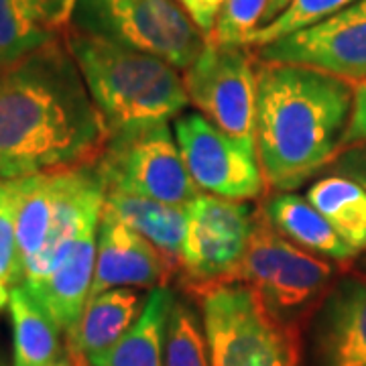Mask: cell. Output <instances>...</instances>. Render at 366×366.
<instances>
[{
  "label": "cell",
  "mask_w": 366,
  "mask_h": 366,
  "mask_svg": "<svg viewBox=\"0 0 366 366\" xmlns=\"http://www.w3.org/2000/svg\"><path fill=\"white\" fill-rule=\"evenodd\" d=\"M106 141L66 39L0 67V179L92 163Z\"/></svg>",
  "instance_id": "cell-1"
},
{
  "label": "cell",
  "mask_w": 366,
  "mask_h": 366,
  "mask_svg": "<svg viewBox=\"0 0 366 366\" xmlns=\"http://www.w3.org/2000/svg\"><path fill=\"white\" fill-rule=\"evenodd\" d=\"M354 84L305 66L257 61V157L267 189L287 194L334 163Z\"/></svg>",
  "instance_id": "cell-2"
},
{
  "label": "cell",
  "mask_w": 366,
  "mask_h": 366,
  "mask_svg": "<svg viewBox=\"0 0 366 366\" xmlns=\"http://www.w3.org/2000/svg\"><path fill=\"white\" fill-rule=\"evenodd\" d=\"M64 39L108 134L139 124L169 122L189 108L183 71L169 61L71 29Z\"/></svg>",
  "instance_id": "cell-3"
},
{
  "label": "cell",
  "mask_w": 366,
  "mask_h": 366,
  "mask_svg": "<svg viewBox=\"0 0 366 366\" xmlns=\"http://www.w3.org/2000/svg\"><path fill=\"white\" fill-rule=\"evenodd\" d=\"M212 366H300L297 334L285 327L244 283L194 291Z\"/></svg>",
  "instance_id": "cell-4"
},
{
  "label": "cell",
  "mask_w": 366,
  "mask_h": 366,
  "mask_svg": "<svg viewBox=\"0 0 366 366\" xmlns=\"http://www.w3.org/2000/svg\"><path fill=\"white\" fill-rule=\"evenodd\" d=\"M71 31L187 69L208 45L177 0H76Z\"/></svg>",
  "instance_id": "cell-5"
},
{
  "label": "cell",
  "mask_w": 366,
  "mask_h": 366,
  "mask_svg": "<svg viewBox=\"0 0 366 366\" xmlns=\"http://www.w3.org/2000/svg\"><path fill=\"white\" fill-rule=\"evenodd\" d=\"M334 271V264L324 257L300 249L279 234L259 208L247 257L232 283L249 285L262 305L295 332L305 312L324 300Z\"/></svg>",
  "instance_id": "cell-6"
},
{
  "label": "cell",
  "mask_w": 366,
  "mask_h": 366,
  "mask_svg": "<svg viewBox=\"0 0 366 366\" xmlns=\"http://www.w3.org/2000/svg\"><path fill=\"white\" fill-rule=\"evenodd\" d=\"M96 165L106 192L151 197L179 208L202 196L169 122L139 124L108 134Z\"/></svg>",
  "instance_id": "cell-7"
},
{
  "label": "cell",
  "mask_w": 366,
  "mask_h": 366,
  "mask_svg": "<svg viewBox=\"0 0 366 366\" xmlns=\"http://www.w3.org/2000/svg\"><path fill=\"white\" fill-rule=\"evenodd\" d=\"M257 53L247 45L208 41L187 69L183 84L199 114L257 155Z\"/></svg>",
  "instance_id": "cell-8"
},
{
  "label": "cell",
  "mask_w": 366,
  "mask_h": 366,
  "mask_svg": "<svg viewBox=\"0 0 366 366\" xmlns=\"http://www.w3.org/2000/svg\"><path fill=\"white\" fill-rule=\"evenodd\" d=\"M182 279L189 291L232 283L247 257L259 208L250 202L202 194L185 206Z\"/></svg>",
  "instance_id": "cell-9"
},
{
  "label": "cell",
  "mask_w": 366,
  "mask_h": 366,
  "mask_svg": "<svg viewBox=\"0 0 366 366\" xmlns=\"http://www.w3.org/2000/svg\"><path fill=\"white\" fill-rule=\"evenodd\" d=\"M171 127L189 177L202 194L236 202H250L264 194L259 157L226 137L204 114L183 112Z\"/></svg>",
  "instance_id": "cell-10"
},
{
  "label": "cell",
  "mask_w": 366,
  "mask_h": 366,
  "mask_svg": "<svg viewBox=\"0 0 366 366\" xmlns=\"http://www.w3.org/2000/svg\"><path fill=\"white\" fill-rule=\"evenodd\" d=\"M259 61L291 64L358 84L366 79V0H354L320 25L254 49Z\"/></svg>",
  "instance_id": "cell-11"
},
{
  "label": "cell",
  "mask_w": 366,
  "mask_h": 366,
  "mask_svg": "<svg viewBox=\"0 0 366 366\" xmlns=\"http://www.w3.org/2000/svg\"><path fill=\"white\" fill-rule=\"evenodd\" d=\"M175 273L179 271L147 238L110 212H102L90 297L106 289L163 287Z\"/></svg>",
  "instance_id": "cell-12"
},
{
  "label": "cell",
  "mask_w": 366,
  "mask_h": 366,
  "mask_svg": "<svg viewBox=\"0 0 366 366\" xmlns=\"http://www.w3.org/2000/svg\"><path fill=\"white\" fill-rule=\"evenodd\" d=\"M314 358L317 366H366V277H344L320 301Z\"/></svg>",
  "instance_id": "cell-13"
},
{
  "label": "cell",
  "mask_w": 366,
  "mask_h": 366,
  "mask_svg": "<svg viewBox=\"0 0 366 366\" xmlns=\"http://www.w3.org/2000/svg\"><path fill=\"white\" fill-rule=\"evenodd\" d=\"M96 247L98 224L84 232L76 249L71 250V254L59 269L37 281L21 283L31 293V297L47 312L66 338L76 330L84 307L90 300L96 271Z\"/></svg>",
  "instance_id": "cell-14"
},
{
  "label": "cell",
  "mask_w": 366,
  "mask_h": 366,
  "mask_svg": "<svg viewBox=\"0 0 366 366\" xmlns=\"http://www.w3.org/2000/svg\"><path fill=\"white\" fill-rule=\"evenodd\" d=\"M76 0H0V67L64 39Z\"/></svg>",
  "instance_id": "cell-15"
},
{
  "label": "cell",
  "mask_w": 366,
  "mask_h": 366,
  "mask_svg": "<svg viewBox=\"0 0 366 366\" xmlns=\"http://www.w3.org/2000/svg\"><path fill=\"white\" fill-rule=\"evenodd\" d=\"M262 216L281 236L295 247L314 252L317 257L346 262L358 252L350 249L332 224L310 204L305 196L297 194H273L261 204Z\"/></svg>",
  "instance_id": "cell-16"
},
{
  "label": "cell",
  "mask_w": 366,
  "mask_h": 366,
  "mask_svg": "<svg viewBox=\"0 0 366 366\" xmlns=\"http://www.w3.org/2000/svg\"><path fill=\"white\" fill-rule=\"evenodd\" d=\"M147 300L139 289H106L88 300L76 330L67 336V346L84 358L112 348L143 314Z\"/></svg>",
  "instance_id": "cell-17"
},
{
  "label": "cell",
  "mask_w": 366,
  "mask_h": 366,
  "mask_svg": "<svg viewBox=\"0 0 366 366\" xmlns=\"http://www.w3.org/2000/svg\"><path fill=\"white\" fill-rule=\"evenodd\" d=\"M104 209L147 238L182 273V252L187 228L185 208L151 197L106 192Z\"/></svg>",
  "instance_id": "cell-18"
},
{
  "label": "cell",
  "mask_w": 366,
  "mask_h": 366,
  "mask_svg": "<svg viewBox=\"0 0 366 366\" xmlns=\"http://www.w3.org/2000/svg\"><path fill=\"white\" fill-rule=\"evenodd\" d=\"M175 293L167 285L151 289L143 314L120 340L104 352L86 358L90 366H165L163 334Z\"/></svg>",
  "instance_id": "cell-19"
},
{
  "label": "cell",
  "mask_w": 366,
  "mask_h": 366,
  "mask_svg": "<svg viewBox=\"0 0 366 366\" xmlns=\"http://www.w3.org/2000/svg\"><path fill=\"white\" fill-rule=\"evenodd\" d=\"M9 182L13 192L19 254L25 274V264L39 252L49 234L59 187V169L43 171Z\"/></svg>",
  "instance_id": "cell-20"
},
{
  "label": "cell",
  "mask_w": 366,
  "mask_h": 366,
  "mask_svg": "<svg viewBox=\"0 0 366 366\" xmlns=\"http://www.w3.org/2000/svg\"><path fill=\"white\" fill-rule=\"evenodd\" d=\"M9 312L13 326V366H49L64 354L67 344H61V330L21 283L11 289Z\"/></svg>",
  "instance_id": "cell-21"
},
{
  "label": "cell",
  "mask_w": 366,
  "mask_h": 366,
  "mask_svg": "<svg viewBox=\"0 0 366 366\" xmlns=\"http://www.w3.org/2000/svg\"><path fill=\"white\" fill-rule=\"evenodd\" d=\"M305 197L356 252L366 250V187L332 173L312 183Z\"/></svg>",
  "instance_id": "cell-22"
},
{
  "label": "cell",
  "mask_w": 366,
  "mask_h": 366,
  "mask_svg": "<svg viewBox=\"0 0 366 366\" xmlns=\"http://www.w3.org/2000/svg\"><path fill=\"white\" fill-rule=\"evenodd\" d=\"M165 366H212L202 314L183 297H173L165 334H163Z\"/></svg>",
  "instance_id": "cell-23"
},
{
  "label": "cell",
  "mask_w": 366,
  "mask_h": 366,
  "mask_svg": "<svg viewBox=\"0 0 366 366\" xmlns=\"http://www.w3.org/2000/svg\"><path fill=\"white\" fill-rule=\"evenodd\" d=\"M352 2L354 0H291L273 21L254 29L249 35V39L244 41V45L259 49L269 43L285 39L303 29L324 23L326 19L340 13L342 9H346Z\"/></svg>",
  "instance_id": "cell-24"
},
{
  "label": "cell",
  "mask_w": 366,
  "mask_h": 366,
  "mask_svg": "<svg viewBox=\"0 0 366 366\" xmlns=\"http://www.w3.org/2000/svg\"><path fill=\"white\" fill-rule=\"evenodd\" d=\"M267 4L269 0H226L208 41L244 45L250 33L261 25Z\"/></svg>",
  "instance_id": "cell-25"
},
{
  "label": "cell",
  "mask_w": 366,
  "mask_h": 366,
  "mask_svg": "<svg viewBox=\"0 0 366 366\" xmlns=\"http://www.w3.org/2000/svg\"><path fill=\"white\" fill-rule=\"evenodd\" d=\"M0 281L11 287L23 283V262L16 242L13 192L9 179H0Z\"/></svg>",
  "instance_id": "cell-26"
},
{
  "label": "cell",
  "mask_w": 366,
  "mask_h": 366,
  "mask_svg": "<svg viewBox=\"0 0 366 366\" xmlns=\"http://www.w3.org/2000/svg\"><path fill=\"white\" fill-rule=\"evenodd\" d=\"M366 144V79L354 84L352 110L350 120L342 139V151L354 149V147H365ZM340 151V153H342Z\"/></svg>",
  "instance_id": "cell-27"
},
{
  "label": "cell",
  "mask_w": 366,
  "mask_h": 366,
  "mask_svg": "<svg viewBox=\"0 0 366 366\" xmlns=\"http://www.w3.org/2000/svg\"><path fill=\"white\" fill-rule=\"evenodd\" d=\"M185 9V13L192 16V21L199 26V31L209 39L216 19L222 11L226 0H177Z\"/></svg>",
  "instance_id": "cell-28"
},
{
  "label": "cell",
  "mask_w": 366,
  "mask_h": 366,
  "mask_svg": "<svg viewBox=\"0 0 366 366\" xmlns=\"http://www.w3.org/2000/svg\"><path fill=\"white\" fill-rule=\"evenodd\" d=\"M332 167H334V173L346 175L360 185H366V144L342 151L332 163Z\"/></svg>",
  "instance_id": "cell-29"
},
{
  "label": "cell",
  "mask_w": 366,
  "mask_h": 366,
  "mask_svg": "<svg viewBox=\"0 0 366 366\" xmlns=\"http://www.w3.org/2000/svg\"><path fill=\"white\" fill-rule=\"evenodd\" d=\"M289 2H291V0H269V4H267V11H264V14H262L261 25H267L269 21H273L274 16L281 13V11L287 6ZM259 26H257V29H259Z\"/></svg>",
  "instance_id": "cell-30"
},
{
  "label": "cell",
  "mask_w": 366,
  "mask_h": 366,
  "mask_svg": "<svg viewBox=\"0 0 366 366\" xmlns=\"http://www.w3.org/2000/svg\"><path fill=\"white\" fill-rule=\"evenodd\" d=\"M81 362H84V356H78V354L67 346L66 350H64V354L49 366H81Z\"/></svg>",
  "instance_id": "cell-31"
},
{
  "label": "cell",
  "mask_w": 366,
  "mask_h": 366,
  "mask_svg": "<svg viewBox=\"0 0 366 366\" xmlns=\"http://www.w3.org/2000/svg\"><path fill=\"white\" fill-rule=\"evenodd\" d=\"M11 285L9 283H4V281H0V310L4 307V305H9V300H11Z\"/></svg>",
  "instance_id": "cell-32"
},
{
  "label": "cell",
  "mask_w": 366,
  "mask_h": 366,
  "mask_svg": "<svg viewBox=\"0 0 366 366\" xmlns=\"http://www.w3.org/2000/svg\"><path fill=\"white\" fill-rule=\"evenodd\" d=\"M0 366H9V362H6V360H4L2 356H0Z\"/></svg>",
  "instance_id": "cell-33"
},
{
  "label": "cell",
  "mask_w": 366,
  "mask_h": 366,
  "mask_svg": "<svg viewBox=\"0 0 366 366\" xmlns=\"http://www.w3.org/2000/svg\"><path fill=\"white\" fill-rule=\"evenodd\" d=\"M81 366H90V365H88V360H86V358H84V362H81Z\"/></svg>",
  "instance_id": "cell-34"
},
{
  "label": "cell",
  "mask_w": 366,
  "mask_h": 366,
  "mask_svg": "<svg viewBox=\"0 0 366 366\" xmlns=\"http://www.w3.org/2000/svg\"><path fill=\"white\" fill-rule=\"evenodd\" d=\"M365 187H366V185H365Z\"/></svg>",
  "instance_id": "cell-35"
}]
</instances>
